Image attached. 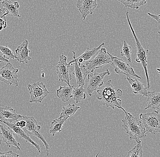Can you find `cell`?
<instances>
[{"label": "cell", "mask_w": 160, "mask_h": 157, "mask_svg": "<svg viewBox=\"0 0 160 157\" xmlns=\"http://www.w3.org/2000/svg\"><path fill=\"white\" fill-rule=\"evenodd\" d=\"M102 87V88L97 91V99L102 101L106 107H110L112 109L122 107V101L120 99L122 95V90H116L112 85L111 80L106 82L104 86Z\"/></svg>", "instance_id": "obj_1"}, {"label": "cell", "mask_w": 160, "mask_h": 157, "mask_svg": "<svg viewBox=\"0 0 160 157\" xmlns=\"http://www.w3.org/2000/svg\"><path fill=\"white\" fill-rule=\"evenodd\" d=\"M125 113V117L122 120V127L129 135L130 140H135L136 142L146 137V129L143 126L142 122L138 120L131 113L126 111L124 108L120 107Z\"/></svg>", "instance_id": "obj_2"}, {"label": "cell", "mask_w": 160, "mask_h": 157, "mask_svg": "<svg viewBox=\"0 0 160 157\" xmlns=\"http://www.w3.org/2000/svg\"><path fill=\"white\" fill-rule=\"evenodd\" d=\"M128 12L126 13V16H127V20H128V22L130 27V29L132 31V33L136 41V47L137 48V53L136 54L137 56V58L136 59V61L137 62L141 63L145 71V76H146V79H147V89L149 88L150 87V82L149 78L148 73V56L147 55L148 53L149 50H145L143 47L142 46L140 43L139 40L137 37L133 29L131 22H130L129 18L128 16Z\"/></svg>", "instance_id": "obj_3"}, {"label": "cell", "mask_w": 160, "mask_h": 157, "mask_svg": "<svg viewBox=\"0 0 160 157\" xmlns=\"http://www.w3.org/2000/svg\"><path fill=\"white\" fill-rule=\"evenodd\" d=\"M139 118L142 120L147 133L156 134L160 132V118L158 110L150 112L146 114L141 113Z\"/></svg>", "instance_id": "obj_4"}, {"label": "cell", "mask_w": 160, "mask_h": 157, "mask_svg": "<svg viewBox=\"0 0 160 157\" xmlns=\"http://www.w3.org/2000/svg\"><path fill=\"white\" fill-rule=\"evenodd\" d=\"M22 119L25 120L26 123V126L22 129H23L29 135H32L35 136L42 142L44 145L46 147L47 155L48 156H49V150H50V146L48 144L45 140V138L41 134V132H40L41 127L40 125H38L37 120H35L33 117L27 116H22Z\"/></svg>", "instance_id": "obj_5"}, {"label": "cell", "mask_w": 160, "mask_h": 157, "mask_svg": "<svg viewBox=\"0 0 160 157\" xmlns=\"http://www.w3.org/2000/svg\"><path fill=\"white\" fill-rule=\"evenodd\" d=\"M73 71V69L67 62V57L62 53L60 56L58 63L56 66V71L59 81L62 82L66 83L68 86H71L70 82L72 80Z\"/></svg>", "instance_id": "obj_6"}, {"label": "cell", "mask_w": 160, "mask_h": 157, "mask_svg": "<svg viewBox=\"0 0 160 157\" xmlns=\"http://www.w3.org/2000/svg\"><path fill=\"white\" fill-rule=\"evenodd\" d=\"M28 88L29 91L31 103H41L50 93L43 82H37L32 85H28Z\"/></svg>", "instance_id": "obj_7"}, {"label": "cell", "mask_w": 160, "mask_h": 157, "mask_svg": "<svg viewBox=\"0 0 160 157\" xmlns=\"http://www.w3.org/2000/svg\"><path fill=\"white\" fill-rule=\"evenodd\" d=\"M112 61L110 53L107 52L106 48H103L99 51L98 53L92 61L85 63L87 68L91 72H93L95 70L102 68Z\"/></svg>", "instance_id": "obj_8"}, {"label": "cell", "mask_w": 160, "mask_h": 157, "mask_svg": "<svg viewBox=\"0 0 160 157\" xmlns=\"http://www.w3.org/2000/svg\"><path fill=\"white\" fill-rule=\"evenodd\" d=\"M18 71V69H15L10 62H8L0 69V81L7 85L18 86L19 80L17 73Z\"/></svg>", "instance_id": "obj_9"}, {"label": "cell", "mask_w": 160, "mask_h": 157, "mask_svg": "<svg viewBox=\"0 0 160 157\" xmlns=\"http://www.w3.org/2000/svg\"><path fill=\"white\" fill-rule=\"evenodd\" d=\"M112 59L111 64L114 68L115 72L118 75H124L127 76H132L138 79H142L141 77L135 73L133 69L130 66L129 64L124 61L122 59L114 56L110 54Z\"/></svg>", "instance_id": "obj_10"}, {"label": "cell", "mask_w": 160, "mask_h": 157, "mask_svg": "<svg viewBox=\"0 0 160 157\" xmlns=\"http://www.w3.org/2000/svg\"><path fill=\"white\" fill-rule=\"evenodd\" d=\"M110 75L109 71L106 69L103 72L98 73L93 71L88 75L87 92L90 96H92V94L94 91L103 85V79L105 76Z\"/></svg>", "instance_id": "obj_11"}, {"label": "cell", "mask_w": 160, "mask_h": 157, "mask_svg": "<svg viewBox=\"0 0 160 157\" xmlns=\"http://www.w3.org/2000/svg\"><path fill=\"white\" fill-rule=\"evenodd\" d=\"M76 6L82 14L81 18L83 21L88 15L92 14L98 7L97 0H78Z\"/></svg>", "instance_id": "obj_12"}, {"label": "cell", "mask_w": 160, "mask_h": 157, "mask_svg": "<svg viewBox=\"0 0 160 157\" xmlns=\"http://www.w3.org/2000/svg\"><path fill=\"white\" fill-rule=\"evenodd\" d=\"M73 63L74 68L72 71L73 75L75 76L77 81V84L78 86H84L85 79L88 74L91 73V72L88 70L84 65H82L78 64L74 60L71 61L69 64Z\"/></svg>", "instance_id": "obj_13"}, {"label": "cell", "mask_w": 160, "mask_h": 157, "mask_svg": "<svg viewBox=\"0 0 160 157\" xmlns=\"http://www.w3.org/2000/svg\"><path fill=\"white\" fill-rule=\"evenodd\" d=\"M0 130L2 141L7 146L9 147L13 146L16 150H20L21 149L20 144L16 140L15 138V133L12 129L9 127H6L5 126L0 124Z\"/></svg>", "instance_id": "obj_14"}, {"label": "cell", "mask_w": 160, "mask_h": 157, "mask_svg": "<svg viewBox=\"0 0 160 157\" xmlns=\"http://www.w3.org/2000/svg\"><path fill=\"white\" fill-rule=\"evenodd\" d=\"M22 116L18 115L10 106L0 107V121L1 122L12 123L22 119Z\"/></svg>", "instance_id": "obj_15"}, {"label": "cell", "mask_w": 160, "mask_h": 157, "mask_svg": "<svg viewBox=\"0 0 160 157\" xmlns=\"http://www.w3.org/2000/svg\"><path fill=\"white\" fill-rule=\"evenodd\" d=\"M28 41L25 40L15 50L16 58L20 63L28 64L31 59L29 56L30 51L28 48Z\"/></svg>", "instance_id": "obj_16"}, {"label": "cell", "mask_w": 160, "mask_h": 157, "mask_svg": "<svg viewBox=\"0 0 160 157\" xmlns=\"http://www.w3.org/2000/svg\"><path fill=\"white\" fill-rule=\"evenodd\" d=\"M2 8L4 12V16H11L15 17H21L19 13L20 6L17 2H13L8 0H4L2 2Z\"/></svg>", "instance_id": "obj_17"}, {"label": "cell", "mask_w": 160, "mask_h": 157, "mask_svg": "<svg viewBox=\"0 0 160 157\" xmlns=\"http://www.w3.org/2000/svg\"><path fill=\"white\" fill-rule=\"evenodd\" d=\"M3 123L8 126V127H9L10 129H12L13 131L20 138L24 139L27 142H29L32 144L37 149L39 153H41V146L32 140V139L30 137L29 135L23 129L17 127L14 123L8 122H3Z\"/></svg>", "instance_id": "obj_18"}, {"label": "cell", "mask_w": 160, "mask_h": 157, "mask_svg": "<svg viewBox=\"0 0 160 157\" xmlns=\"http://www.w3.org/2000/svg\"><path fill=\"white\" fill-rule=\"evenodd\" d=\"M105 43L102 42L100 46L94 48L92 49H90L88 48L83 53L82 55L78 57V58H76V55L74 52H72V53L73 54V58L75 61L78 63V64L81 65V64L86 63L87 62L89 61L90 59L92 58L93 56L96 54L97 52L101 48L102 46H104Z\"/></svg>", "instance_id": "obj_19"}, {"label": "cell", "mask_w": 160, "mask_h": 157, "mask_svg": "<svg viewBox=\"0 0 160 157\" xmlns=\"http://www.w3.org/2000/svg\"><path fill=\"white\" fill-rule=\"evenodd\" d=\"M128 80L132 88V91L136 95H141L143 97L146 96L148 93L147 88L145 87L144 85L138 81L137 79H133L130 76H127L125 78Z\"/></svg>", "instance_id": "obj_20"}, {"label": "cell", "mask_w": 160, "mask_h": 157, "mask_svg": "<svg viewBox=\"0 0 160 157\" xmlns=\"http://www.w3.org/2000/svg\"><path fill=\"white\" fill-rule=\"evenodd\" d=\"M148 105L145 110L152 109L159 110L160 106V93L156 91H148L147 93Z\"/></svg>", "instance_id": "obj_21"}, {"label": "cell", "mask_w": 160, "mask_h": 157, "mask_svg": "<svg viewBox=\"0 0 160 157\" xmlns=\"http://www.w3.org/2000/svg\"><path fill=\"white\" fill-rule=\"evenodd\" d=\"M74 86H60V88L57 90V96L61 99L63 102H68L71 98L72 97V91Z\"/></svg>", "instance_id": "obj_22"}, {"label": "cell", "mask_w": 160, "mask_h": 157, "mask_svg": "<svg viewBox=\"0 0 160 157\" xmlns=\"http://www.w3.org/2000/svg\"><path fill=\"white\" fill-rule=\"evenodd\" d=\"M68 119L59 118L53 120L49 128V132L52 136H54L57 133L61 132L63 129L64 124Z\"/></svg>", "instance_id": "obj_23"}, {"label": "cell", "mask_w": 160, "mask_h": 157, "mask_svg": "<svg viewBox=\"0 0 160 157\" xmlns=\"http://www.w3.org/2000/svg\"><path fill=\"white\" fill-rule=\"evenodd\" d=\"M80 108V106H78L74 104L69 103L67 106L63 107L59 118L68 119L73 115Z\"/></svg>", "instance_id": "obj_24"}, {"label": "cell", "mask_w": 160, "mask_h": 157, "mask_svg": "<svg viewBox=\"0 0 160 157\" xmlns=\"http://www.w3.org/2000/svg\"><path fill=\"white\" fill-rule=\"evenodd\" d=\"M83 86L73 88L72 95L74 101L77 104L81 102L86 98V95L85 93V90L83 88Z\"/></svg>", "instance_id": "obj_25"}, {"label": "cell", "mask_w": 160, "mask_h": 157, "mask_svg": "<svg viewBox=\"0 0 160 157\" xmlns=\"http://www.w3.org/2000/svg\"><path fill=\"white\" fill-rule=\"evenodd\" d=\"M124 5L126 7L132 9H138L140 7L146 3L147 0H118Z\"/></svg>", "instance_id": "obj_26"}, {"label": "cell", "mask_w": 160, "mask_h": 157, "mask_svg": "<svg viewBox=\"0 0 160 157\" xmlns=\"http://www.w3.org/2000/svg\"><path fill=\"white\" fill-rule=\"evenodd\" d=\"M143 155L142 146L141 140L137 142V145L129 151L126 157H142Z\"/></svg>", "instance_id": "obj_27"}, {"label": "cell", "mask_w": 160, "mask_h": 157, "mask_svg": "<svg viewBox=\"0 0 160 157\" xmlns=\"http://www.w3.org/2000/svg\"><path fill=\"white\" fill-rule=\"evenodd\" d=\"M132 48L128 44L126 41H124V44L121 51L120 55L122 56L125 57L129 62L132 61Z\"/></svg>", "instance_id": "obj_28"}, {"label": "cell", "mask_w": 160, "mask_h": 157, "mask_svg": "<svg viewBox=\"0 0 160 157\" xmlns=\"http://www.w3.org/2000/svg\"><path fill=\"white\" fill-rule=\"evenodd\" d=\"M0 51L4 57L7 60L16 58V56L13 54L12 51L7 46H2L0 45Z\"/></svg>", "instance_id": "obj_29"}, {"label": "cell", "mask_w": 160, "mask_h": 157, "mask_svg": "<svg viewBox=\"0 0 160 157\" xmlns=\"http://www.w3.org/2000/svg\"><path fill=\"white\" fill-rule=\"evenodd\" d=\"M18 154L14 153L12 151L10 150L5 152H0V157H19Z\"/></svg>", "instance_id": "obj_30"}, {"label": "cell", "mask_w": 160, "mask_h": 157, "mask_svg": "<svg viewBox=\"0 0 160 157\" xmlns=\"http://www.w3.org/2000/svg\"><path fill=\"white\" fill-rule=\"evenodd\" d=\"M7 27V21L5 17L0 18V32L6 28Z\"/></svg>", "instance_id": "obj_31"}, {"label": "cell", "mask_w": 160, "mask_h": 157, "mask_svg": "<svg viewBox=\"0 0 160 157\" xmlns=\"http://www.w3.org/2000/svg\"><path fill=\"white\" fill-rule=\"evenodd\" d=\"M26 121L25 120H23L22 119V120H21L20 121H17V122L15 124L17 127H20L22 128V129H23L24 127H25V126H26Z\"/></svg>", "instance_id": "obj_32"}, {"label": "cell", "mask_w": 160, "mask_h": 157, "mask_svg": "<svg viewBox=\"0 0 160 157\" xmlns=\"http://www.w3.org/2000/svg\"><path fill=\"white\" fill-rule=\"evenodd\" d=\"M148 16H149L150 17H151L152 18L154 19L157 21V22L158 23V24H160V15L157 16V15L152 14L150 12H148Z\"/></svg>", "instance_id": "obj_33"}, {"label": "cell", "mask_w": 160, "mask_h": 157, "mask_svg": "<svg viewBox=\"0 0 160 157\" xmlns=\"http://www.w3.org/2000/svg\"><path fill=\"white\" fill-rule=\"evenodd\" d=\"M0 62H1L8 63L9 62V61L7 60V59L5 58L2 54H0Z\"/></svg>", "instance_id": "obj_34"}, {"label": "cell", "mask_w": 160, "mask_h": 157, "mask_svg": "<svg viewBox=\"0 0 160 157\" xmlns=\"http://www.w3.org/2000/svg\"><path fill=\"white\" fill-rule=\"evenodd\" d=\"M4 17V12L1 8H0V18Z\"/></svg>", "instance_id": "obj_35"}, {"label": "cell", "mask_w": 160, "mask_h": 157, "mask_svg": "<svg viewBox=\"0 0 160 157\" xmlns=\"http://www.w3.org/2000/svg\"><path fill=\"white\" fill-rule=\"evenodd\" d=\"M156 70L158 71V73L159 74H160V69L159 68H157Z\"/></svg>", "instance_id": "obj_36"}, {"label": "cell", "mask_w": 160, "mask_h": 157, "mask_svg": "<svg viewBox=\"0 0 160 157\" xmlns=\"http://www.w3.org/2000/svg\"><path fill=\"white\" fill-rule=\"evenodd\" d=\"M99 154H100V152H99L98 153V154H97V155H96V157H98V155H99Z\"/></svg>", "instance_id": "obj_37"}, {"label": "cell", "mask_w": 160, "mask_h": 157, "mask_svg": "<svg viewBox=\"0 0 160 157\" xmlns=\"http://www.w3.org/2000/svg\"><path fill=\"white\" fill-rule=\"evenodd\" d=\"M2 140H0V145H1V143H2Z\"/></svg>", "instance_id": "obj_38"}, {"label": "cell", "mask_w": 160, "mask_h": 157, "mask_svg": "<svg viewBox=\"0 0 160 157\" xmlns=\"http://www.w3.org/2000/svg\"><path fill=\"white\" fill-rule=\"evenodd\" d=\"M2 0H0V2H2Z\"/></svg>", "instance_id": "obj_39"}, {"label": "cell", "mask_w": 160, "mask_h": 157, "mask_svg": "<svg viewBox=\"0 0 160 157\" xmlns=\"http://www.w3.org/2000/svg\"><path fill=\"white\" fill-rule=\"evenodd\" d=\"M0 135H1V133H0Z\"/></svg>", "instance_id": "obj_40"}, {"label": "cell", "mask_w": 160, "mask_h": 157, "mask_svg": "<svg viewBox=\"0 0 160 157\" xmlns=\"http://www.w3.org/2000/svg\"><path fill=\"white\" fill-rule=\"evenodd\" d=\"M1 63H2V62H0V64H1Z\"/></svg>", "instance_id": "obj_41"}]
</instances>
